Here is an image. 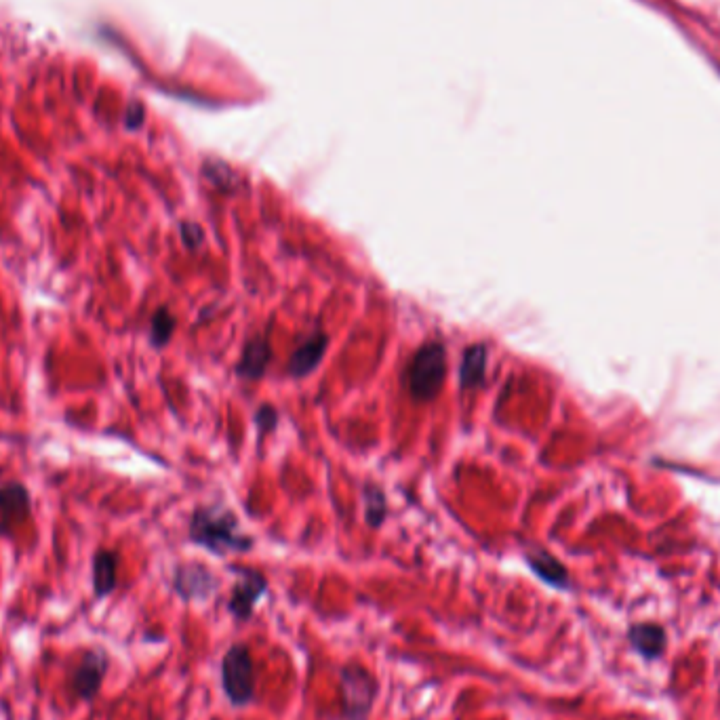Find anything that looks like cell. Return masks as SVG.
Wrapping results in <instances>:
<instances>
[{
	"instance_id": "cell-1",
	"label": "cell",
	"mask_w": 720,
	"mask_h": 720,
	"mask_svg": "<svg viewBox=\"0 0 720 720\" xmlns=\"http://www.w3.org/2000/svg\"><path fill=\"white\" fill-rule=\"evenodd\" d=\"M192 544L209 550L215 556L243 554L253 548V539L238 527L236 516L226 508H200L190 520Z\"/></svg>"
},
{
	"instance_id": "cell-2",
	"label": "cell",
	"mask_w": 720,
	"mask_h": 720,
	"mask_svg": "<svg viewBox=\"0 0 720 720\" xmlns=\"http://www.w3.org/2000/svg\"><path fill=\"white\" fill-rule=\"evenodd\" d=\"M339 678V720H369L379 697V678L360 662H346Z\"/></svg>"
},
{
	"instance_id": "cell-3",
	"label": "cell",
	"mask_w": 720,
	"mask_h": 720,
	"mask_svg": "<svg viewBox=\"0 0 720 720\" xmlns=\"http://www.w3.org/2000/svg\"><path fill=\"white\" fill-rule=\"evenodd\" d=\"M222 691L232 708H247L257 699L255 662L247 643H232L219 664Z\"/></svg>"
},
{
	"instance_id": "cell-4",
	"label": "cell",
	"mask_w": 720,
	"mask_h": 720,
	"mask_svg": "<svg viewBox=\"0 0 720 720\" xmlns=\"http://www.w3.org/2000/svg\"><path fill=\"white\" fill-rule=\"evenodd\" d=\"M447 375V350L440 344L419 348L405 369V388L415 400H430L443 388Z\"/></svg>"
},
{
	"instance_id": "cell-5",
	"label": "cell",
	"mask_w": 720,
	"mask_h": 720,
	"mask_svg": "<svg viewBox=\"0 0 720 720\" xmlns=\"http://www.w3.org/2000/svg\"><path fill=\"white\" fill-rule=\"evenodd\" d=\"M112 657L104 647H89L80 653L78 662L70 670L68 687L70 693L83 704H93L99 691L104 687V680L110 672Z\"/></svg>"
},
{
	"instance_id": "cell-6",
	"label": "cell",
	"mask_w": 720,
	"mask_h": 720,
	"mask_svg": "<svg viewBox=\"0 0 720 720\" xmlns=\"http://www.w3.org/2000/svg\"><path fill=\"white\" fill-rule=\"evenodd\" d=\"M232 571L236 575V582L226 600V611L236 619V622L245 624L255 615V607L259 600L266 596L270 584L262 571L238 569V567Z\"/></svg>"
},
{
	"instance_id": "cell-7",
	"label": "cell",
	"mask_w": 720,
	"mask_h": 720,
	"mask_svg": "<svg viewBox=\"0 0 720 720\" xmlns=\"http://www.w3.org/2000/svg\"><path fill=\"white\" fill-rule=\"evenodd\" d=\"M219 577L203 563H179L173 571L171 590L184 603H207L219 590Z\"/></svg>"
},
{
	"instance_id": "cell-8",
	"label": "cell",
	"mask_w": 720,
	"mask_h": 720,
	"mask_svg": "<svg viewBox=\"0 0 720 720\" xmlns=\"http://www.w3.org/2000/svg\"><path fill=\"white\" fill-rule=\"evenodd\" d=\"M32 514V497L24 483L9 480L0 485V537H13L15 529L24 525Z\"/></svg>"
},
{
	"instance_id": "cell-9",
	"label": "cell",
	"mask_w": 720,
	"mask_h": 720,
	"mask_svg": "<svg viewBox=\"0 0 720 720\" xmlns=\"http://www.w3.org/2000/svg\"><path fill=\"white\" fill-rule=\"evenodd\" d=\"M118 565L120 556L114 550L99 548L91 560V586L97 600L108 598L118 586Z\"/></svg>"
},
{
	"instance_id": "cell-10",
	"label": "cell",
	"mask_w": 720,
	"mask_h": 720,
	"mask_svg": "<svg viewBox=\"0 0 720 720\" xmlns=\"http://www.w3.org/2000/svg\"><path fill=\"white\" fill-rule=\"evenodd\" d=\"M525 560H527L529 569L533 571V575L537 579H542V582L548 584L550 588H554V590H569L571 588L569 571L550 552L535 550V552H529L525 556Z\"/></svg>"
},
{
	"instance_id": "cell-11",
	"label": "cell",
	"mask_w": 720,
	"mask_h": 720,
	"mask_svg": "<svg viewBox=\"0 0 720 720\" xmlns=\"http://www.w3.org/2000/svg\"><path fill=\"white\" fill-rule=\"evenodd\" d=\"M327 344H329V339L325 333L318 331V333L310 335L306 342L293 352V356L289 360V373L295 377H304V375L312 373L318 367L320 360H323V356L327 352Z\"/></svg>"
},
{
	"instance_id": "cell-12",
	"label": "cell",
	"mask_w": 720,
	"mask_h": 720,
	"mask_svg": "<svg viewBox=\"0 0 720 720\" xmlns=\"http://www.w3.org/2000/svg\"><path fill=\"white\" fill-rule=\"evenodd\" d=\"M628 640L630 645L634 647V651H638L645 659H657L666 651L668 645V636L666 630L657 624H634L628 632Z\"/></svg>"
},
{
	"instance_id": "cell-13",
	"label": "cell",
	"mask_w": 720,
	"mask_h": 720,
	"mask_svg": "<svg viewBox=\"0 0 720 720\" xmlns=\"http://www.w3.org/2000/svg\"><path fill=\"white\" fill-rule=\"evenodd\" d=\"M487 369V348L485 346H470L464 352L462 367H459V386L462 388H476L483 384Z\"/></svg>"
},
{
	"instance_id": "cell-14",
	"label": "cell",
	"mask_w": 720,
	"mask_h": 720,
	"mask_svg": "<svg viewBox=\"0 0 720 720\" xmlns=\"http://www.w3.org/2000/svg\"><path fill=\"white\" fill-rule=\"evenodd\" d=\"M270 363V348L264 339H253L243 350L238 363V373L247 379L262 377Z\"/></svg>"
},
{
	"instance_id": "cell-15",
	"label": "cell",
	"mask_w": 720,
	"mask_h": 720,
	"mask_svg": "<svg viewBox=\"0 0 720 720\" xmlns=\"http://www.w3.org/2000/svg\"><path fill=\"white\" fill-rule=\"evenodd\" d=\"M175 333V316L167 308H158L150 320V342L154 348H163Z\"/></svg>"
},
{
	"instance_id": "cell-16",
	"label": "cell",
	"mask_w": 720,
	"mask_h": 720,
	"mask_svg": "<svg viewBox=\"0 0 720 720\" xmlns=\"http://www.w3.org/2000/svg\"><path fill=\"white\" fill-rule=\"evenodd\" d=\"M365 512H367V523L373 529L382 527L384 518H386V502H384L382 491H377V489L365 491Z\"/></svg>"
},
{
	"instance_id": "cell-17",
	"label": "cell",
	"mask_w": 720,
	"mask_h": 720,
	"mask_svg": "<svg viewBox=\"0 0 720 720\" xmlns=\"http://www.w3.org/2000/svg\"><path fill=\"white\" fill-rule=\"evenodd\" d=\"M179 232H182V240L188 249H198L200 245H203L205 234H203V230H200V226L186 222V224H182V228H179Z\"/></svg>"
},
{
	"instance_id": "cell-18",
	"label": "cell",
	"mask_w": 720,
	"mask_h": 720,
	"mask_svg": "<svg viewBox=\"0 0 720 720\" xmlns=\"http://www.w3.org/2000/svg\"><path fill=\"white\" fill-rule=\"evenodd\" d=\"M142 120H144V110H142V106H139V104L131 106V110H129V114H127V127H129V129H137L139 125H142Z\"/></svg>"
},
{
	"instance_id": "cell-19",
	"label": "cell",
	"mask_w": 720,
	"mask_h": 720,
	"mask_svg": "<svg viewBox=\"0 0 720 720\" xmlns=\"http://www.w3.org/2000/svg\"><path fill=\"white\" fill-rule=\"evenodd\" d=\"M257 422L264 430H270L276 424V413L270 407H264L262 411L257 413Z\"/></svg>"
}]
</instances>
